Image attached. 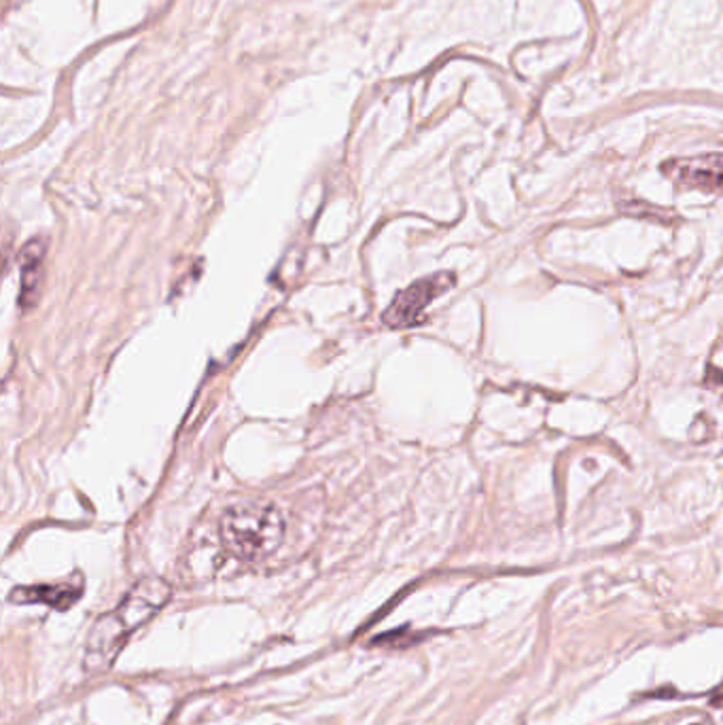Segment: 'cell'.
Masks as SVG:
<instances>
[{
  "instance_id": "cell-3",
  "label": "cell",
  "mask_w": 723,
  "mask_h": 725,
  "mask_svg": "<svg viewBox=\"0 0 723 725\" xmlns=\"http://www.w3.org/2000/svg\"><path fill=\"white\" fill-rule=\"evenodd\" d=\"M456 276L453 271H437L425 276L400 291L386 306L382 322L389 329H412L425 321V312L435 299L455 289Z\"/></svg>"
},
{
  "instance_id": "cell-2",
  "label": "cell",
  "mask_w": 723,
  "mask_h": 725,
  "mask_svg": "<svg viewBox=\"0 0 723 725\" xmlns=\"http://www.w3.org/2000/svg\"><path fill=\"white\" fill-rule=\"evenodd\" d=\"M221 543L241 561H262L285 539V518L268 501H236L221 515Z\"/></svg>"
},
{
  "instance_id": "cell-1",
  "label": "cell",
  "mask_w": 723,
  "mask_h": 725,
  "mask_svg": "<svg viewBox=\"0 0 723 725\" xmlns=\"http://www.w3.org/2000/svg\"><path fill=\"white\" fill-rule=\"evenodd\" d=\"M168 598H170V588L158 577H149L136 584L130 594L121 600V605L113 614L98 619V623L94 626L85 651L87 669L89 671L108 669L113 658L128 639V635L140 628L147 619L153 618Z\"/></svg>"
},
{
  "instance_id": "cell-6",
  "label": "cell",
  "mask_w": 723,
  "mask_h": 725,
  "mask_svg": "<svg viewBox=\"0 0 723 725\" xmlns=\"http://www.w3.org/2000/svg\"><path fill=\"white\" fill-rule=\"evenodd\" d=\"M79 588L71 586H39V588H18L11 594L15 603H47L57 609L71 607L79 598Z\"/></svg>"
},
{
  "instance_id": "cell-4",
  "label": "cell",
  "mask_w": 723,
  "mask_h": 725,
  "mask_svg": "<svg viewBox=\"0 0 723 725\" xmlns=\"http://www.w3.org/2000/svg\"><path fill=\"white\" fill-rule=\"evenodd\" d=\"M662 170L685 188L723 191V153L722 156H700L690 160L667 161Z\"/></svg>"
},
{
  "instance_id": "cell-5",
  "label": "cell",
  "mask_w": 723,
  "mask_h": 725,
  "mask_svg": "<svg viewBox=\"0 0 723 725\" xmlns=\"http://www.w3.org/2000/svg\"><path fill=\"white\" fill-rule=\"evenodd\" d=\"M45 255H47V241L45 238H32L24 244L20 250V306L30 310L36 306L41 282H43V269H45Z\"/></svg>"
}]
</instances>
